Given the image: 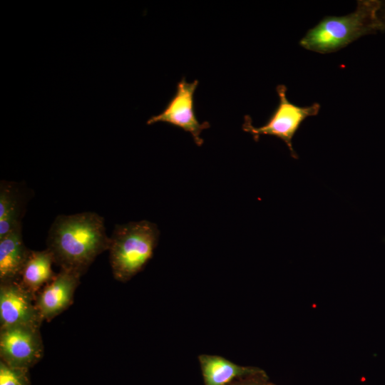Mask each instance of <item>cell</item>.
<instances>
[{"label":"cell","mask_w":385,"mask_h":385,"mask_svg":"<svg viewBox=\"0 0 385 385\" xmlns=\"http://www.w3.org/2000/svg\"><path fill=\"white\" fill-rule=\"evenodd\" d=\"M104 219L93 212L61 215L52 223L47 238V249L61 270L81 276L97 256L110 247Z\"/></svg>","instance_id":"6da1fadb"},{"label":"cell","mask_w":385,"mask_h":385,"mask_svg":"<svg viewBox=\"0 0 385 385\" xmlns=\"http://www.w3.org/2000/svg\"><path fill=\"white\" fill-rule=\"evenodd\" d=\"M43 352L38 327L12 326L0 329L1 361L8 366L27 370L41 358Z\"/></svg>","instance_id":"8992f818"},{"label":"cell","mask_w":385,"mask_h":385,"mask_svg":"<svg viewBox=\"0 0 385 385\" xmlns=\"http://www.w3.org/2000/svg\"><path fill=\"white\" fill-rule=\"evenodd\" d=\"M0 385H29L26 369L13 368L1 361Z\"/></svg>","instance_id":"4fadbf2b"},{"label":"cell","mask_w":385,"mask_h":385,"mask_svg":"<svg viewBox=\"0 0 385 385\" xmlns=\"http://www.w3.org/2000/svg\"><path fill=\"white\" fill-rule=\"evenodd\" d=\"M54 259L48 250H30L20 275V283L34 294L48 284L56 275L52 270Z\"/></svg>","instance_id":"8fae6325"},{"label":"cell","mask_w":385,"mask_h":385,"mask_svg":"<svg viewBox=\"0 0 385 385\" xmlns=\"http://www.w3.org/2000/svg\"><path fill=\"white\" fill-rule=\"evenodd\" d=\"M287 89L286 86L283 84L277 86L279 103L265 124L260 127H255L251 118L246 115L242 130L250 133L255 141H258L260 135H272L281 139L288 147L291 156L297 159L298 155L292 147V138L307 118L318 114L320 104L314 103L304 107L294 104L287 98Z\"/></svg>","instance_id":"277c9868"},{"label":"cell","mask_w":385,"mask_h":385,"mask_svg":"<svg viewBox=\"0 0 385 385\" xmlns=\"http://www.w3.org/2000/svg\"><path fill=\"white\" fill-rule=\"evenodd\" d=\"M232 385H271V384L260 382V381H244V382L235 384Z\"/></svg>","instance_id":"9a60e30c"},{"label":"cell","mask_w":385,"mask_h":385,"mask_svg":"<svg viewBox=\"0 0 385 385\" xmlns=\"http://www.w3.org/2000/svg\"><path fill=\"white\" fill-rule=\"evenodd\" d=\"M159 234L157 225L147 220L115 225L108 250L116 280L126 282L145 267L153 257Z\"/></svg>","instance_id":"3957f363"},{"label":"cell","mask_w":385,"mask_h":385,"mask_svg":"<svg viewBox=\"0 0 385 385\" xmlns=\"http://www.w3.org/2000/svg\"><path fill=\"white\" fill-rule=\"evenodd\" d=\"M378 15L383 25L384 31H385V4H384L383 7L381 5V8L379 11Z\"/></svg>","instance_id":"5bb4252c"},{"label":"cell","mask_w":385,"mask_h":385,"mask_svg":"<svg viewBox=\"0 0 385 385\" xmlns=\"http://www.w3.org/2000/svg\"><path fill=\"white\" fill-rule=\"evenodd\" d=\"M30 250L25 246L21 224L0 239V282L18 281Z\"/></svg>","instance_id":"9c48e42d"},{"label":"cell","mask_w":385,"mask_h":385,"mask_svg":"<svg viewBox=\"0 0 385 385\" xmlns=\"http://www.w3.org/2000/svg\"><path fill=\"white\" fill-rule=\"evenodd\" d=\"M198 81L189 83L183 78L177 84L176 91L163 111L147 120L148 125L163 122L182 128L188 132L197 145L201 146L203 140L201 132L210 127L209 122L200 123L194 109V93Z\"/></svg>","instance_id":"5b68a950"},{"label":"cell","mask_w":385,"mask_h":385,"mask_svg":"<svg viewBox=\"0 0 385 385\" xmlns=\"http://www.w3.org/2000/svg\"><path fill=\"white\" fill-rule=\"evenodd\" d=\"M81 275L61 270L36 295V305L42 320L50 321L72 303Z\"/></svg>","instance_id":"ba28073f"},{"label":"cell","mask_w":385,"mask_h":385,"mask_svg":"<svg viewBox=\"0 0 385 385\" xmlns=\"http://www.w3.org/2000/svg\"><path fill=\"white\" fill-rule=\"evenodd\" d=\"M43 322L36 305V295L18 281L1 282L0 327H40Z\"/></svg>","instance_id":"52a82bcc"},{"label":"cell","mask_w":385,"mask_h":385,"mask_svg":"<svg viewBox=\"0 0 385 385\" xmlns=\"http://www.w3.org/2000/svg\"><path fill=\"white\" fill-rule=\"evenodd\" d=\"M21 200L17 186L1 181L0 187V239L21 222Z\"/></svg>","instance_id":"7c38bea8"},{"label":"cell","mask_w":385,"mask_h":385,"mask_svg":"<svg viewBox=\"0 0 385 385\" xmlns=\"http://www.w3.org/2000/svg\"><path fill=\"white\" fill-rule=\"evenodd\" d=\"M199 361L205 385H227L237 378L263 373L257 368L242 366L217 355L202 354Z\"/></svg>","instance_id":"30bf717a"},{"label":"cell","mask_w":385,"mask_h":385,"mask_svg":"<svg viewBox=\"0 0 385 385\" xmlns=\"http://www.w3.org/2000/svg\"><path fill=\"white\" fill-rule=\"evenodd\" d=\"M381 2L360 0L356 10L342 16H327L300 40L303 48L320 53L337 51L359 38L384 31L378 13Z\"/></svg>","instance_id":"7a4b0ae2"}]
</instances>
